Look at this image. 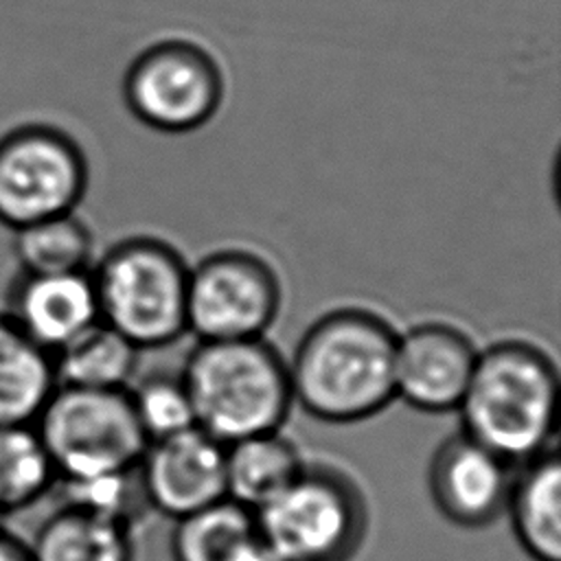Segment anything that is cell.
Instances as JSON below:
<instances>
[{
  "label": "cell",
  "instance_id": "obj_1",
  "mask_svg": "<svg viewBox=\"0 0 561 561\" xmlns=\"http://www.w3.org/2000/svg\"><path fill=\"white\" fill-rule=\"evenodd\" d=\"M397 331L370 309L327 311L287 362L294 403L324 423H359L394 397Z\"/></svg>",
  "mask_w": 561,
  "mask_h": 561
},
{
  "label": "cell",
  "instance_id": "obj_2",
  "mask_svg": "<svg viewBox=\"0 0 561 561\" xmlns=\"http://www.w3.org/2000/svg\"><path fill=\"white\" fill-rule=\"evenodd\" d=\"M559 399L552 357L526 340H500L478 351L456 408L460 432L511 465L550 447Z\"/></svg>",
  "mask_w": 561,
  "mask_h": 561
},
{
  "label": "cell",
  "instance_id": "obj_3",
  "mask_svg": "<svg viewBox=\"0 0 561 561\" xmlns=\"http://www.w3.org/2000/svg\"><path fill=\"white\" fill-rule=\"evenodd\" d=\"M182 381L195 427L228 445L283 427L291 405L285 357L265 340H197Z\"/></svg>",
  "mask_w": 561,
  "mask_h": 561
},
{
  "label": "cell",
  "instance_id": "obj_4",
  "mask_svg": "<svg viewBox=\"0 0 561 561\" xmlns=\"http://www.w3.org/2000/svg\"><path fill=\"white\" fill-rule=\"evenodd\" d=\"M99 318L138 351L171 344L186 331L188 265L158 237H127L90 270Z\"/></svg>",
  "mask_w": 561,
  "mask_h": 561
},
{
  "label": "cell",
  "instance_id": "obj_5",
  "mask_svg": "<svg viewBox=\"0 0 561 561\" xmlns=\"http://www.w3.org/2000/svg\"><path fill=\"white\" fill-rule=\"evenodd\" d=\"M254 515L272 561H351L368 533L362 489L346 471L322 462H307Z\"/></svg>",
  "mask_w": 561,
  "mask_h": 561
},
{
  "label": "cell",
  "instance_id": "obj_6",
  "mask_svg": "<svg viewBox=\"0 0 561 561\" xmlns=\"http://www.w3.org/2000/svg\"><path fill=\"white\" fill-rule=\"evenodd\" d=\"M33 425L57 478L136 469L149 445L127 388L57 386Z\"/></svg>",
  "mask_w": 561,
  "mask_h": 561
},
{
  "label": "cell",
  "instance_id": "obj_7",
  "mask_svg": "<svg viewBox=\"0 0 561 561\" xmlns=\"http://www.w3.org/2000/svg\"><path fill=\"white\" fill-rule=\"evenodd\" d=\"M90 182L81 145L50 123L0 136V224L9 230L77 213Z\"/></svg>",
  "mask_w": 561,
  "mask_h": 561
},
{
  "label": "cell",
  "instance_id": "obj_8",
  "mask_svg": "<svg viewBox=\"0 0 561 561\" xmlns=\"http://www.w3.org/2000/svg\"><path fill=\"white\" fill-rule=\"evenodd\" d=\"M121 90L125 107L145 127L188 134L221 107L224 72L197 42L167 37L145 46L129 61Z\"/></svg>",
  "mask_w": 561,
  "mask_h": 561
},
{
  "label": "cell",
  "instance_id": "obj_9",
  "mask_svg": "<svg viewBox=\"0 0 561 561\" xmlns=\"http://www.w3.org/2000/svg\"><path fill=\"white\" fill-rule=\"evenodd\" d=\"M280 305V278L256 252L224 248L188 267L186 331L197 340L263 337Z\"/></svg>",
  "mask_w": 561,
  "mask_h": 561
},
{
  "label": "cell",
  "instance_id": "obj_10",
  "mask_svg": "<svg viewBox=\"0 0 561 561\" xmlns=\"http://www.w3.org/2000/svg\"><path fill=\"white\" fill-rule=\"evenodd\" d=\"M136 471L149 511L171 522L226 497V445L199 427L151 440Z\"/></svg>",
  "mask_w": 561,
  "mask_h": 561
},
{
  "label": "cell",
  "instance_id": "obj_11",
  "mask_svg": "<svg viewBox=\"0 0 561 561\" xmlns=\"http://www.w3.org/2000/svg\"><path fill=\"white\" fill-rule=\"evenodd\" d=\"M515 469L465 432H456L432 454L430 497L449 524L467 530L486 528L506 511Z\"/></svg>",
  "mask_w": 561,
  "mask_h": 561
},
{
  "label": "cell",
  "instance_id": "obj_12",
  "mask_svg": "<svg viewBox=\"0 0 561 561\" xmlns=\"http://www.w3.org/2000/svg\"><path fill=\"white\" fill-rule=\"evenodd\" d=\"M478 351L473 340L449 322H421L397 333L394 397L419 412H456Z\"/></svg>",
  "mask_w": 561,
  "mask_h": 561
},
{
  "label": "cell",
  "instance_id": "obj_13",
  "mask_svg": "<svg viewBox=\"0 0 561 561\" xmlns=\"http://www.w3.org/2000/svg\"><path fill=\"white\" fill-rule=\"evenodd\" d=\"M90 270L64 274L18 270L9 283L2 311L22 333L53 355L101 320Z\"/></svg>",
  "mask_w": 561,
  "mask_h": 561
},
{
  "label": "cell",
  "instance_id": "obj_14",
  "mask_svg": "<svg viewBox=\"0 0 561 561\" xmlns=\"http://www.w3.org/2000/svg\"><path fill=\"white\" fill-rule=\"evenodd\" d=\"M504 515L530 561H561V460L552 445L517 465Z\"/></svg>",
  "mask_w": 561,
  "mask_h": 561
},
{
  "label": "cell",
  "instance_id": "obj_15",
  "mask_svg": "<svg viewBox=\"0 0 561 561\" xmlns=\"http://www.w3.org/2000/svg\"><path fill=\"white\" fill-rule=\"evenodd\" d=\"M171 561H272L254 511L224 497L173 522Z\"/></svg>",
  "mask_w": 561,
  "mask_h": 561
},
{
  "label": "cell",
  "instance_id": "obj_16",
  "mask_svg": "<svg viewBox=\"0 0 561 561\" xmlns=\"http://www.w3.org/2000/svg\"><path fill=\"white\" fill-rule=\"evenodd\" d=\"M26 543L33 561H134V528L70 504H57Z\"/></svg>",
  "mask_w": 561,
  "mask_h": 561
},
{
  "label": "cell",
  "instance_id": "obj_17",
  "mask_svg": "<svg viewBox=\"0 0 561 561\" xmlns=\"http://www.w3.org/2000/svg\"><path fill=\"white\" fill-rule=\"evenodd\" d=\"M307 460L280 430L226 445V497L259 511L302 471Z\"/></svg>",
  "mask_w": 561,
  "mask_h": 561
},
{
  "label": "cell",
  "instance_id": "obj_18",
  "mask_svg": "<svg viewBox=\"0 0 561 561\" xmlns=\"http://www.w3.org/2000/svg\"><path fill=\"white\" fill-rule=\"evenodd\" d=\"M55 388L53 355L0 311V425H33Z\"/></svg>",
  "mask_w": 561,
  "mask_h": 561
},
{
  "label": "cell",
  "instance_id": "obj_19",
  "mask_svg": "<svg viewBox=\"0 0 561 561\" xmlns=\"http://www.w3.org/2000/svg\"><path fill=\"white\" fill-rule=\"evenodd\" d=\"M138 348L101 320L53 353L57 386L116 390L127 388Z\"/></svg>",
  "mask_w": 561,
  "mask_h": 561
},
{
  "label": "cell",
  "instance_id": "obj_20",
  "mask_svg": "<svg viewBox=\"0 0 561 561\" xmlns=\"http://www.w3.org/2000/svg\"><path fill=\"white\" fill-rule=\"evenodd\" d=\"M13 232V259L20 272L64 274L92 267L94 237L77 213L35 221Z\"/></svg>",
  "mask_w": 561,
  "mask_h": 561
},
{
  "label": "cell",
  "instance_id": "obj_21",
  "mask_svg": "<svg viewBox=\"0 0 561 561\" xmlns=\"http://www.w3.org/2000/svg\"><path fill=\"white\" fill-rule=\"evenodd\" d=\"M55 478L35 425H0V517L50 495Z\"/></svg>",
  "mask_w": 561,
  "mask_h": 561
},
{
  "label": "cell",
  "instance_id": "obj_22",
  "mask_svg": "<svg viewBox=\"0 0 561 561\" xmlns=\"http://www.w3.org/2000/svg\"><path fill=\"white\" fill-rule=\"evenodd\" d=\"M57 504H70L136 528L149 506L145 502L138 471H112L83 478H55L50 489Z\"/></svg>",
  "mask_w": 561,
  "mask_h": 561
},
{
  "label": "cell",
  "instance_id": "obj_23",
  "mask_svg": "<svg viewBox=\"0 0 561 561\" xmlns=\"http://www.w3.org/2000/svg\"><path fill=\"white\" fill-rule=\"evenodd\" d=\"M129 397L149 443L195 427L193 405L182 375H149L129 390Z\"/></svg>",
  "mask_w": 561,
  "mask_h": 561
},
{
  "label": "cell",
  "instance_id": "obj_24",
  "mask_svg": "<svg viewBox=\"0 0 561 561\" xmlns=\"http://www.w3.org/2000/svg\"><path fill=\"white\" fill-rule=\"evenodd\" d=\"M0 561H33L28 543L0 526Z\"/></svg>",
  "mask_w": 561,
  "mask_h": 561
}]
</instances>
